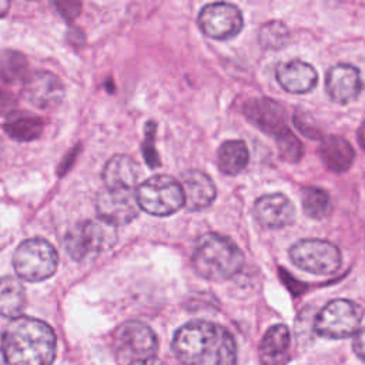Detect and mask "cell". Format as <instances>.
Returning a JSON list of instances; mask_svg holds the SVG:
<instances>
[{"label":"cell","mask_w":365,"mask_h":365,"mask_svg":"<svg viewBox=\"0 0 365 365\" xmlns=\"http://www.w3.org/2000/svg\"><path fill=\"white\" fill-rule=\"evenodd\" d=\"M245 262L241 248L218 232L202 234L194 245L191 264L195 272L210 281H225L237 275Z\"/></svg>","instance_id":"obj_3"},{"label":"cell","mask_w":365,"mask_h":365,"mask_svg":"<svg viewBox=\"0 0 365 365\" xmlns=\"http://www.w3.org/2000/svg\"><path fill=\"white\" fill-rule=\"evenodd\" d=\"M30 76L29 61L16 50L0 51V80L6 84L24 83Z\"/></svg>","instance_id":"obj_24"},{"label":"cell","mask_w":365,"mask_h":365,"mask_svg":"<svg viewBox=\"0 0 365 365\" xmlns=\"http://www.w3.org/2000/svg\"><path fill=\"white\" fill-rule=\"evenodd\" d=\"M318 153L324 165L332 173L346 171L355 158L352 145L345 138L338 135L325 137L319 145Z\"/></svg>","instance_id":"obj_20"},{"label":"cell","mask_w":365,"mask_h":365,"mask_svg":"<svg viewBox=\"0 0 365 365\" xmlns=\"http://www.w3.org/2000/svg\"><path fill=\"white\" fill-rule=\"evenodd\" d=\"M289 258L298 268L317 275L335 274L342 262L339 248L321 238H305L294 242L289 248Z\"/></svg>","instance_id":"obj_7"},{"label":"cell","mask_w":365,"mask_h":365,"mask_svg":"<svg viewBox=\"0 0 365 365\" xmlns=\"http://www.w3.org/2000/svg\"><path fill=\"white\" fill-rule=\"evenodd\" d=\"M358 141L362 145V148L365 150V123L358 130Z\"/></svg>","instance_id":"obj_30"},{"label":"cell","mask_w":365,"mask_h":365,"mask_svg":"<svg viewBox=\"0 0 365 365\" xmlns=\"http://www.w3.org/2000/svg\"><path fill=\"white\" fill-rule=\"evenodd\" d=\"M291 336L285 325L277 324L268 328L259 344V359L262 365H287L289 355Z\"/></svg>","instance_id":"obj_19"},{"label":"cell","mask_w":365,"mask_h":365,"mask_svg":"<svg viewBox=\"0 0 365 365\" xmlns=\"http://www.w3.org/2000/svg\"><path fill=\"white\" fill-rule=\"evenodd\" d=\"M217 164L227 175L240 174L248 164V148L241 140L224 141L217 153Z\"/></svg>","instance_id":"obj_23"},{"label":"cell","mask_w":365,"mask_h":365,"mask_svg":"<svg viewBox=\"0 0 365 365\" xmlns=\"http://www.w3.org/2000/svg\"><path fill=\"white\" fill-rule=\"evenodd\" d=\"M6 358H4V352H3V335L0 334V365H6Z\"/></svg>","instance_id":"obj_32"},{"label":"cell","mask_w":365,"mask_h":365,"mask_svg":"<svg viewBox=\"0 0 365 365\" xmlns=\"http://www.w3.org/2000/svg\"><path fill=\"white\" fill-rule=\"evenodd\" d=\"M244 20L240 9L231 3H210L198 13L201 31L215 40H227L237 36L242 29Z\"/></svg>","instance_id":"obj_10"},{"label":"cell","mask_w":365,"mask_h":365,"mask_svg":"<svg viewBox=\"0 0 365 365\" xmlns=\"http://www.w3.org/2000/svg\"><path fill=\"white\" fill-rule=\"evenodd\" d=\"M275 76L279 86L285 91L294 94H304L311 91L317 86L318 80L317 70L311 64L298 58L278 64Z\"/></svg>","instance_id":"obj_17"},{"label":"cell","mask_w":365,"mask_h":365,"mask_svg":"<svg viewBox=\"0 0 365 365\" xmlns=\"http://www.w3.org/2000/svg\"><path fill=\"white\" fill-rule=\"evenodd\" d=\"M130 365H165L163 361L157 359L155 356H151V358H145V359H138V361H134L131 362Z\"/></svg>","instance_id":"obj_29"},{"label":"cell","mask_w":365,"mask_h":365,"mask_svg":"<svg viewBox=\"0 0 365 365\" xmlns=\"http://www.w3.org/2000/svg\"><path fill=\"white\" fill-rule=\"evenodd\" d=\"M247 118L264 133L271 134L275 141L284 137L288 130L285 123V111L281 104L269 98H252L244 104Z\"/></svg>","instance_id":"obj_13"},{"label":"cell","mask_w":365,"mask_h":365,"mask_svg":"<svg viewBox=\"0 0 365 365\" xmlns=\"http://www.w3.org/2000/svg\"><path fill=\"white\" fill-rule=\"evenodd\" d=\"M254 215L265 228H284L294 222L295 207L292 201L281 192L265 194L255 201Z\"/></svg>","instance_id":"obj_14"},{"label":"cell","mask_w":365,"mask_h":365,"mask_svg":"<svg viewBox=\"0 0 365 365\" xmlns=\"http://www.w3.org/2000/svg\"><path fill=\"white\" fill-rule=\"evenodd\" d=\"M16 104H17L16 97L10 91L0 88V115H9L10 113H13L16 108Z\"/></svg>","instance_id":"obj_27"},{"label":"cell","mask_w":365,"mask_h":365,"mask_svg":"<svg viewBox=\"0 0 365 365\" xmlns=\"http://www.w3.org/2000/svg\"><path fill=\"white\" fill-rule=\"evenodd\" d=\"M26 307V289L14 277L0 278V315L17 318Z\"/></svg>","instance_id":"obj_22"},{"label":"cell","mask_w":365,"mask_h":365,"mask_svg":"<svg viewBox=\"0 0 365 365\" xmlns=\"http://www.w3.org/2000/svg\"><path fill=\"white\" fill-rule=\"evenodd\" d=\"M43 120L30 113L13 111L6 115L3 128L7 135L17 141H31L38 138L43 131Z\"/></svg>","instance_id":"obj_21"},{"label":"cell","mask_w":365,"mask_h":365,"mask_svg":"<svg viewBox=\"0 0 365 365\" xmlns=\"http://www.w3.org/2000/svg\"><path fill=\"white\" fill-rule=\"evenodd\" d=\"M9 7H10V1L0 0V17L6 16V13L9 11Z\"/></svg>","instance_id":"obj_31"},{"label":"cell","mask_w":365,"mask_h":365,"mask_svg":"<svg viewBox=\"0 0 365 365\" xmlns=\"http://www.w3.org/2000/svg\"><path fill=\"white\" fill-rule=\"evenodd\" d=\"M325 90L335 103H351L361 91L359 70L345 63L332 66L325 76Z\"/></svg>","instance_id":"obj_15"},{"label":"cell","mask_w":365,"mask_h":365,"mask_svg":"<svg viewBox=\"0 0 365 365\" xmlns=\"http://www.w3.org/2000/svg\"><path fill=\"white\" fill-rule=\"evenodd\" d=\"M23 94L34 107L48 110L61 103L64 97V86L54 73L37 70L30 73L27 80L23 83Z\"/></svg>","instance_id":"obj_12"},{"label":"cell","mask_w":365,"mask_h":365,"mask_svg":"<svg viewBox=\"0 0 365 365\" xmlns=\"http://www.w3.org/2000/svg\"><path fill=\"white\" fill-rule=\"evenodd\" d=\"M301 201H302L304 212L308 217L317 218V220L328 215L329 208H331V200H329V195L327 194V191H324L322 188L314 187V185L302 188Z\"/></svg>","instance_id":"obj_25"},{"label":"cell","mask_w":365,"mask_h":365,"mask_svg":"<svg viewBox=\"0 0 365 365\" xmlns=\"http://www.w3.org/2000/svg\"><path fill=\"white\" fill-rule=\"evenodd\" d=\"M180 184L184 194V205L190 211H200L210 207L217 197L215 184L201 170L192 168L182 173Z\"/></svg>","instance_id":"obj_16"},{"label":"cell","mask_w":365,"mask_h":365,"mask_svg":"<svg viewBox=\"0 0 365 365\" xmlns=\"http://www.w3.org/2000/svg\"><path fill=\"white\" fill-rule=\"evenodd\" d=\"M289 40V31L282 21L265 23L259 30V41L267 48H281Z\"/></svg>","instance_id":"obj_26"},{"label":"cell","mask_w":365,"mask_h":365,"mask_svg":"<svg viewBox=\"0 0 365 365\" xmlns=\"http://www.w3.org/2000/svg\"><path fill=\"white\" fill-rule=\"evenodd\" d=\"M56 344L53 328L31 317L14 318L3 334V352L9 365H51Z\"/></svg>","instance_id":"obj_2"},{"label":"cell","mask_w":365,"mask_h":365,"mask_svg":"<svg viewBox=\"0 0 365 365\" xmlns=\"http://www.w3.org/2000/svg\"><path fill=\"white\" fill-rule=\"evenodd\" d=\"M114 346L117 354L125 359H145L154 356L158 341L154 331L140 321H127L120 325L114 334Z\"/></svg>","instance_id":"obj_9"},{"label":"cell","mask_w":365,"mask_h":365,"mask_svg":"<svg viewBox=\"0 0 365 365\" xmlns=\"http://www.w3.org/2000/svg\"><path fill=\"white\" fill-rule=\"evenodd\" d=\"M138 207L155 217H167L184 205L181 184L171 175L158 174L143 181L135 191Z\"/></svg>","instance_id":"obj_6"},{"label":"cell","mask_w":365,"mask_h":365,"mask_svg":"<svg viewBox=\"0 0 365 365\" xmlns=\"http://www.w3.org/2000/svg\"><path fill=\"white\" fill-rule=\"evenodd\" d=\"M185 365H235L237 348L231 332L210 321H191L177 329L171 342Z\"/></svg>","instance_id":"obj_1"},{"label":"cell","mask_w":365,"mask_h":365,"mask_svg":"<svg viewBox=\"0 0 365 365\" xmlns=\"http://www.w3.org/2000/svg\"><path fill=\"white\" fill-rule=\"evenodd\" d=\"M138 210L134 191L104 188L96 198L98 218L114 227L131 222L138 215Z\"/></svg>","instance_id":"obj_11"},{"label":"cell","mask_w":365,"mask_h":365,"mask_svg":"<svg viewBox=\"0 0 365 365\" xmlns=\"http://www.w3.org/2000/svg\"><path fill=\"white\" fill-rule=\"evenodd\" d=\"M140 177L138 164L124 154L113 155L103 168V180L106 188L134 191Z\"/></svg>","instance_id":"obj_18"},{"label":"cell","mask_w":365,"mask_h":365,"mask_svg":"<svg viewBox=\"0 0 365 365\" xmlns=\"http://www.w3.org/2000/svg\"><path fill=\"white\" fill-rule=\"evenodd\" d=\"M352 348H354L355 354H356L362 361H365V328L359 329V331L355 334V338H354V342H352Z\"/></svg>","instance_id":"obj_28"},{"label":"cell","mask_w":365,"mask_h":365,"mask_svg":"<svg viewBox=\"0 0 365 365\" xmlns=\"http://www.w3.org/2000/svg\"><path fill=\"white\" fill-rule=\"evenodd\" d=\"M362 319V308L354 301L338 298L329 301L317 314L314 329L329 339H344L358 332Z\"/></svg>","instance_id":"obj_8"},{"label":"cell","mask_w":365,"mask_h":365,"mask_svg":"<svg viewBox=\"0 0 365 365\" xmlns=\"http://www.w3.org/2000/svg\"><path fill=\"white\" fill-rule=\"evenodd\" d=\"M58 265L56 248L44 238L36 237L23 241L13 255L16 274L29 282H40L50 278Z\"/></svg>","instance_id":"obj_5"},{"label":"cell","mask_w":365,"mask_h":365,"mask_svg":"<svg viewBox=\"0 0 365 365\" xmlns=\"http://www.w3.org/2000/svg\"><path fill=\"white\" fill-rule=\"evenodd\" d=\"M114 225L96 218L74 224L64 237L66 252L77 262H91L117 242Z\"/></svg>","instance_id":"obj_4"}]
</instances>
